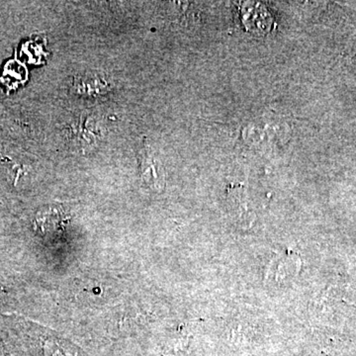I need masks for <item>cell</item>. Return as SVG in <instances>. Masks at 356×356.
<instances>
[{"label": "cell", "instance_id": "1", "mask_svg": "<svg viewBox=\"0 0 356 356\" xmlns=\"http://www.w3.org/2000/svg\"><path fill=\"white\" fill-rule=\"evenodd\" d=\"M69 221V217L65 216L62 210L51 208L41 211L35 220V228L39 229L42 234L62 233L65 229V222Z\"/></svg>", "mask_w": 356, "mask_h": 356}, {"label": "cell", "instance_id": "2", "mask_svg": "<svg viewBox=\"0 0 356 356\" xmlns=\"http://www.w3.org/2000/svg\"><path fill=\"white\" fill-rule=\"evenodd\" d=\"M140 175L145 184L156 191L163 188L165 185L163 172L159 170L158 161L147 151L140 152Z\"/></svg>", "mask_w": 356, "mask_h": 356}, {"label": "cell", "instance_id": "3", "mask_svg": "<svg viewBox=\"0 0 356 356\" xmlns=\"http://www.w3.org/2000/svg\"><path fill=\"white\" fill-rule=\"evenodd\" d=\"M107 81L98 74H84L74 81V88L79 95H99L106 92Z\"/></svg>", "mask_w": 356, "mask_h": 356}, {"label": "cell", "instance_id": "4", "mask_svg": "<svg viewBox=\"0 0 356 356\" xmlns=\"http://www.w3.org/2000/svg\"><path fill=\"white\" fill-rule=\"evenodd\" d=\"M26 70L22 65L17 62H9L4 67L2 74V81L9 88H15L17 84L26 79Z\"/></svg>", "mask_w": 356, "mask_h": 356}]
</instances>
